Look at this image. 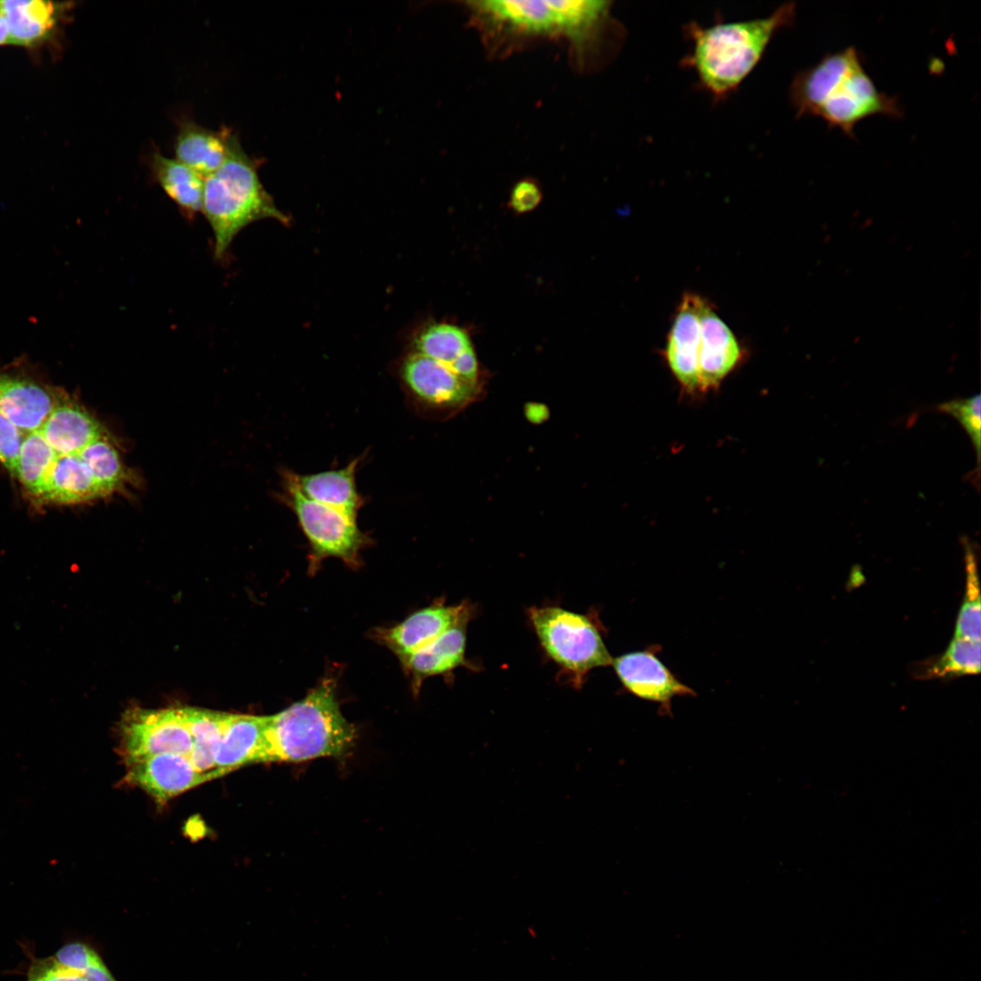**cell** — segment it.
<instances>
[{
	"instance_id": "4fadbf2b",
	"label": "cell",
	"mask_w": 981,
	"mask_h": 981,
	"mask_svg": "<svg viewBox=\"0 0 981 981\" xmlns=\"http://www.w3.org/2000/svg\"><path fill=\"white\" fill-rule=\"evenodd\" d=\"M126 765L124 781L142 788L159 804L223 776L218 770L199 771L188 757L176 753L158 754Z\"/></svg>"
},
{
	"instance_id": "8992f818",
	"label": "cell",
	"mask_w": 981,
	"mask_h": 981,
	"mask_svg": "<svg viewBox=\"0 0 981 981\" xmlns=\"http://www.w3.org/2000/svg\"><path fill=\"white\" fill-rule=\"evenodd\" d=\"M529 618L545 653L580 686L593 669L611 665L612 658L596 623L559 606L531 607Z\"/></svg>"
},
{
	"instance_id": "d4e9b609",
	"label": "cell",
	"mask_w": 981,
	"mask_h": 981,
	"mask_svg": "<svg viewBox=\"0 0 981 981\" xmlns=\"http://www.w3.org/2000/svg\"><path fill=\"white\" fill-rule=\"evenodd\" d=\"M980 641L953 638L940 655L920 661L911 669L919 679H952L980 671Z\"/></svg>"
},
{
	"instance_id": "e575fe53",
	"label": "cell",
	"mask_w": 981,
	"mask_h": 981,
	"mask_svg": "<svg viewBox=\"0 0 981 981\" xmlns=\"http://www.w3.org/2000/svg\"><path fill=\"white\" fill-rule=\"evenodd\" d=\"M84 976L88 981H116L104 961L88 967Z\"/></svg>"
},
{
	"instance_id": "5b68a950",
	"label": "cell",
	"mask_w": 981,
	"mask_h": 981,
	"mask_svg": "<svg viewBox=\"0 0 981 981\" xmlns=\"http://www.w3.org/2000/svg\"><path fill=\"white\" fill-rule=\"evenodd\" d=\"M467 5L489 31L511 36L564 35L579 43L606 21L610 2L487 0Z\"/></svg>"
},
{
	"instance_id": "9a60e30c",
	"label": "cell",
	"mask_w": 981,
	"mask_h": 981,
	"mask_svg": "<svg viewBox=\"0 0 981 981\" xmlns=\"http://www.w3.org/2000/svg\"><path fill=\"white\" fill-rule=\"evenodd\" d=\"M62 391L14 371H0V413L23 433L38 431Z\"/></svg>"
},
{
	"instance_id": "44dd1931",
	"label": "cell",
	"mask_w": 981,
	"mask_h": 981,
	"mask_svg": "<svg viewBox=\"0 0 981 981\" xmlns=\"http://www.w3.org/2000/svg\"><path fill=\"white\" fill-rule=\"evenodd\" d=\"M359 462L357 458L341 469L306 475L293 473V478L306 498L357 520L363 505L355 481Z\"/></svg>"
},
{
	"instance_id": "836d02e7",
	"label": "cell",
	"mask_w": 981,
	"mask_h": 981,
	"mask_svg": "<svg viewBox=\"0 0 981 981\" xmlns=\"http://www.w3.org/2000/svg\"><path fill=\"white\" fill-rule=\"evenodd\" d=\"M541 199L542 193L538 183L531 180H522L513 186L509 205L517 213H526L536 209Z\"/></svg>"
},
{
	"instance_id": "6da1fadb",
	"label": "cell",
	"mask_w": 981,
	"mask_h": 981,
	"mask_svg": "<svg viewBox=\"0 0 981 981\" xmlns=\"http://www.w3.org/2000/svg\"><path fill=\"white\" fill-rule=\"evenodd\" d=\"M789 97L798 116L820 117L848 136L863 119L903 114L897 97L877 89L853 46L827 54L816 64L798 72Z\"/></svg>"
},
{
	"instance_id": "5bb4252c",
	"label": "cell",
	"mask_w": 981,
	"mask_h": 981,
	"mask_svg": "<svg viewBox=\"0 0 981 981\" xmlns=\"http://www.w3.org/2000/svg\"><path fill=\"white\" fill-rule=\"evenodd\" d=\"M699 298L693 292L684 293L663 350L671 373L688 394L699 393Z\"/></svg>"
},
{
	"instance_id": "3957f363",
	"label": "cell",
	"mask_w": 981,
	"mask_h": 981,
	"mask_svg": "<svg viewBox=\"0 0 981 981\" xmlns=\"http://www.w3.org/2000/svg\"><path fill=\"white\" fill-rule=\"evenodd\" d=\"M337 680L325 676L300 700L268 716L257 763H298L347 756L356 729L342 715Z\"/></svg>"
},
{
	"instance_id": "8fae6325",
	"label": "cell",
	"mask_w": 981,
	"mask_h": 981,
	"mask_svg": "<svg viewBox=\"0 0 981 981\" xmlns=\"http://www.w3.org/2000/svg\"><path fill=\"white\" fill-rule=\"evenodd\" d=\"M699 314V393H707L717 390L724 379L742 362L745 352L713 305L701 296Z\"/></svg>"
},
{
	"instance_id": "52a82bcc",
	"label": "cell",
	"mask_w": 981,
	"mask_h": 981,
	"mask_svg": "<svg viewBox=\"0 0 981 981\" xmlns=\"http://www.w3.org/2000/svg\"><path fill=\"white\" fill-rule=\"evenodd\" d=\"M282 496L310 544L311 574L315 573L324 559L331 557L351 568L359 567L360 552L370 543V538L360 530L356 519L306 498L292 471L283 473Z\"/></svg>"
},
{
	"instance_id": "277c9868",
	"label": "cell",
	"mask_w": 981,
	"mask_h": 981,
	"mask_svg": "<svg viewBox=\"0 0 981 981\" xmlns=\"http://www.w3.org/2000/svg\"><path fill=\"white\" fill-rule=\"evenodd\" d=\"M261 164V159L247 154L233 134L225 162L204 179L202 212L213 234L216 259L226 254L235 236L252 223L263 219L288 223L259 178Z\"/></svg>"
},
{
	"instance_id": "9c48e42d",
	"label": "cell",
	"mask_w": 981,
	"mask_h": 981,
	"mask_svg": "<svg viewBox=\"0 0 981 981\" xmlns=\"http://www.w3.org/2000/svg\"><path fill=\"white\" fill-rule=\"evenodd\" d=\"M401 377L422 406L446 416L480 400L485 385L463 378L451 365L415 352L404 360Z\"/></svg>"
},
{
	"instance_id": "4316f807",
	"label": "cell",
	"mask_w": 981,
	"mask_h": 981,
	"mask_svg": "<svg viewBox=\"0 0 981 981\" xmlns=\"http://www.w3.org/2000/svg\"><path fill=\"white\" fill-rule=\"evenodd\" d=\"M57 455L38 431L25 435L14 477L35 500Z\"/></svg>"
},
{
	"instance_id": "ba28073f",
	"label": "cell",
	"mask_w": 981,
	"mask_h": 981,
	"mask_svg": "<svg viewBox=\"0 0 981 981\" xmlns=\"http://www.w3.org/2000/svg\"><path fill=\"white\" fill-rule=\"evenodd\" d=\"M119 751L126 764L163 753L189 758L193 738L180 708L126 710L120 724Z\"/></svg>"
},
{
	"instance_id": "f1b7e54d",
	"label": "cell",
	"mask_w": 981,
	"mask_h": 981,
	"mask_svg": "<svg viewBox=\"0 0 981 981\" xmlns=\"http://www.w3.org/2000/svg\"><path fill=\"white\" fill-rule=\"evenodd\" d=\"M78 454L89 467L105 496L124 486L127 472L117 450L105 434L93 441Z\"/></svg>"
},
{
	"instance_id": "83f0119b",
	"label": "cell",
	"mask_w": 981,
	"mask_h": 981,
	"mask_svg": "<svg viewBox=\"0 0 981 981\" xmlns=\"http://www.w3.org/2000/svg\"><path fill=\"white\" fill-rule=\"evenodd\" d=\"M966 589L953 638L980 641L981 608L977 557L974 545L964 539Z\"/></svg>"
},
{
	"instance_id": "d6a6232c",
	"label": "cell",
	"mask_w": 981,
	"mask_h": 981,
	"mask_svg": "<svg viewBox=\"0 0 981 981\" xmlns=\"http://www.w3.org/2000/svg\"><path fill=\"white\" fill-rule=\"evenodd\" d=\"M53 956L62 965L83 972L103 961L91 946L80 941L64 944Z\"/></svg>"
},
{
	"instance_id": "603a6c76",
	"label": "cell",
	"mask_w": 981,
	"mask_h": 981,
	"mask_svg": "<svg viewBox=\"0 0 981 981\" xmlns=\"http://www.w3.org/2000/svg\"><path fill=\"white\" fill-rule=\"evenodd\" d=\"M268 716L228 714L214 755L215 770L223 775L257 763Z\"/></svg>"
},
{
	"instance_id": "d590c367",
	"label": "cell",
	"mask_w": 981,
	"mask_h": 981,
	"mask_svg": "<svg viewBox=\"0 0 981 981\" xmlns=\"http://www.w3.org/2000/svg\"><path fill=\"white\" fill-rule=\"evenodd\" d=\"M9 31L4 12L0 5V45H9Z\"/></svg>"
},
{
	"instance_id": "484cf974",
	"label": "cell",
	"mask_w": 981,
	"mask_h": 981,
	"mask_svg": "<svg viewBox=\"0 0 981 981\" xmlns=\"http://www.w3.org/2000/svg\"><path fill=\"white\" fill-rule=\"evenodd\" d=\"M193 738L189 759L202 772L215 770L214 755L229 713L180 708Z\"/></svg>"
},
{
	"instance_id": "2e32d148",
	"label": "cell",
	"mask_w": 981,
	"mask_h": 981,
	"mask_svg": "<svg viewBox=\"0 0 981 981\" xmlns=\"http://www.w3.org/2000/svg\"><path fill=\"white\" fill-rule=\"evenodd\" d=\"M38 431L58 455L77 454L105 434L99 421L64 391Z\"/></svg>"
},
{
	"instance_id": "ac0fdd59",
	"label": "cell",
	"mask_w": 981,
	"mask_h": 981,
	"mask_svg": "<svg viewBox=\"0 0 981 981\" xmlns=\"http://www.w3.org/2000/svg\"><path fill=\"white\" fill-rule=\"evenodd\" d=\"M233 134L226 126L215 131L183 119L175 135L174 158L205 178L225 162Z\"/></svg>"
},
{
	"instance_id": "1f68e13d",
	"label": "cell",
	"mask_w": 981,
	"mask_h": 981,
	"mask_svg": "<svg viewBox=\"0 0 981 981\" xmlns=\"http://www.w3.org/2000/svg\"><path fill=\"white\" fill-rule=\"evenodd\" d=\"M25 435L0 413V462L13 476Z\"/></svg>"
},
{
	"instance_id": "7a4b0ae2",
	"label": "cell",
	"mask_w": 981,
	"mask_h": 981,
	"mask_svg": "<svg viewBox=\"0 0 981 981\" xmlns=\"http://www.w3.org/2000/svg\"><path fill=\"white\" fill-rule=\"evenodd\" d=\"M795 3H785L771 15L745 21H718L709 26L690 22L684 26L690 43L681 65L692 70L698 84L715 102L726 99L752 72L774 35L792 25Z\"/></svg>"
},
{
	"instance_id": "7c38bea8",
	"label": "cell",
	"mask_w": 981,
	"mask_h": 981,
	"mask_svg": "<svg viewBox=\"0 0 981 981\" xmlns=\"http://www.w3.org/2000/svg\"><path fill=\"white\" fill-rule=\"evenodd\" d=\"M611 666L627 691L659 704L662 712H670L673 698L696 695L659 659L654 648L622 654L612 659Z\"/></svg>"
},
{
	"instance_id": "30bf717a",
	"label": "cell",
	"mask_w": 981,
	"mask_h": 981,
	"mask_svg": "<svg viewBox=\"0 0 981 981\" xmlns=\"http://www.w3.org/2000/svg\"><path fill=\"white\" fill-rule=\"evenodd\" d=\"M473 611L472 605L466 601L455 605L435 602L392 627L376 629L372 634L400 659L429 645L450 629L469 622Z\"/></svg>"
},
{
	"instance_id": "4dcf8cb0",
	"label": "cell",
	"mask_w": 981,
	"mask_h": 981,
	"mask_svg": "<svg viewBox=\"0 0 981 981\" xmlns=\"http://www.w3.org/2000/svg\"><path fill=\"white\" fill-rule=\"evenodd\" d=\"M25 951L30 960L26 981H88L84 972L62 965L53 956L35 957L29 948Z\"/></svg>"
},
{
	"instance_id": "e0dca14e",
	"label": "cell",
	"mask_w": 981,
	"mask_h": 981,
	"mask_svg": "<svg viewBox=\"0 0 981 981\" xmlns=\"http://www.w3.org/2000/svg\"><path fill=\"white\" fill-rule=\"evenodd\" d=\"M414 349L417 353L451 365L463 378L485 384L472 342L463 328L448 322L429 325L415 338Z\"/></svg>"
},
{
	"instance_id": "ffe728a7",
	"label": "cell",
	"mask_w": 981,
	"mask_h": 981,
	"mask_svg": "<svg viewBox=\"0 0 981 981\" xmlns=\"http://www.w3.org/2000/svg\"><path fill=\"white\" fill-rule=\"evenodd\" d=\"M105 494L79 454L57 455L45 480L36 502L76 504Z\"/></svg>"
},
{
	"instance_id": "7402d4cb",
	"label": "cell",
	"mask_w": 981,
	"mask_h": 981,
	"mask_svg": "<svg viewBox=\"0 0 981 981\" xmlns=\"http://www.w3.org/2000/svg\"><path fill=\"white\" fill-rule=\"evenodd\" d=\"M65 5L43 0L0 1L10 44L25 47L43 44L51 36L67 9Z\"/></svg>"
},
{
	"instance_id": "f546056e",
	"label": "cell",
	"mask_w": 981,
	"mask_h": 981,
	"mask_svg": "<svg viewBox=\"0 0 981 981\" xmlns=\"http://www.w3.org/2000/svg\"><path fill=\"white\" fill-rule=\"evenodd\" d=\"M937 410L954 417L965 429L974 446L976 455V469L979 473L981 445V399L977 393L971 397L955 399L937 405Z\"/></svg>"
},
{
	"instance_id": "d6986e66",
	"label": "cell",
	"mask_w": 981,
	"mask_h": 981,
	"mask_svg": "<svg viewBox=\"0 0 981 981\" xmlns=\"http://www.w3.org/2000/svg\"><path fill=\"white\" fill-rule=\"evenodd\" d=\"M468 623L463 622L450 629L429 645L399 659L406 675L411 679L413 692L420 690L426 679L449 675L455 669L467 664L465 649Z\"/></svg>"
},
{
	"instance_id": "cb8c5ba5",
	"label": "cell",
	"mask_w": 981,
	"mask_h": 981,
	"mask_svg": "<svg viewBox=\"0 0 981 981\" xmlns=\"http://www.w3.org/2000/svg\"><path fill=\"white\" fill-rule=\"evenodd\" d=\"M150 168L154 180L184 216L193 218L202 212L205 179L203 175L159 151L151 154Z\"/></svg>"
}]
</instances>
